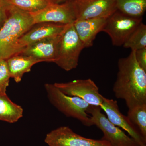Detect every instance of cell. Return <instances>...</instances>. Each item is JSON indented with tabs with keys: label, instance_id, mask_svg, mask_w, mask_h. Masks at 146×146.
I'll list each match as a JSON object with an SVG mask.
<instances>
[{
	"label": "cell",
	"instance_id": "8992f818",
	"mask_svg": "<svg viewBox=\"0 0 146 146\" xmlns=\"http://www.w3.org/2000/svg\"><path fill=\"white\" fill-rule=\"evenodd\" d=\"M101 110L100 106L91 105L87 113L90 115L93 125L96 126L103 133L102 140L107 141L111 146H140L119 127L110 122Z\"/></svg>",
	"mask_w": 146,
	"mask_h": 146
},
{
	"label": "cell",
	"instance_id": "3957f363",
	"mask_svg": "<svg viewBox=\"0 0 146 146\" xmlns=\"http://www.w3.org/2000/svg\"><path fill=\"white\" fill-rule=\"evenodd\" d=\"M45 88L50 102L56 109L69 117L77 119L84 125H93L88 112L91 105L78 97L63 94L54 84H46Z\"/></svg>",
	"mask_w": 146,
	"mask_h": 146
},
{
	"label": "cell",
	"instance_id": "9c48e42d",
	"mask_svg": "<svg viewBox=\"0 0 146 146\" xmlns=\"http://www.w3.org/2000/svg\"><path fill=\"white\" fill-rule=\"evenodd\" d=\"M45 142L49 146H111L107 141L84 137L67 126L60 127L51 131Z\"/></svg>",
	"mask_w": 146,
	"mask_h": 146
},
{
	"label": "cell",
	"instance_id": "484cf974",
	"mask_svg": "<svg viewBox=\"0 0 146 146\" xmlns=\"http://www.w3.org/2000/svg\"></svg>",
	"mask_w": 146,
	"mask_h": 146
},
{
	"label": "cell",
	"instance_id": "277c9868",
	"mask_svg": "<svg viewBox=\"0 0 146 146\" xmlns=\"http://www.w3.org/2000/svg\"><path fill=\"white\" fill-rule=\"evenodd\" d=\"M84 48L73 23L69 24L61 35L54 63L65 71L75 69L82 50Z\"/></svg>",
	"mask_w": 146,
	"mask_h": 146
},
{
	"label": "cell",
	"instance_id": "4fadbf2b",
	"mask_svg": "<svg viewBox=\"0 0 146 146\" xmlns=\"http://www.w3.org/2000/svg\"><path fill=\"white\" fill-rule=\"evenodd\" d=\"M40 40L24 48L19 54L31 56L40 62L54 63L61 35Z\"/></svg>",
	"mask_w": 146,
	"mask_h": 146
},
{
	"label": "cell",
	"instance_id": "7a4b0ae2",
	"mask_svg": "<svg viewBox=\"0 0 146 146\" xmlns=\"http://www.w3.org/2000/svg\"><path fill=\"white\" fill-rule=\"evenodd\" d=\"M34 25L30 13L11 5L8 16L0 28V60L19 54V39Z\"/></svg>",
	"mask_w": 146,
	"mask_h": 146
},
{
	"label": "cell",
	"instance_id": "7402d4cb",
	"mask_svg": "<svg viewBox=\"0 0 146 146\" xmlns=\"http://www.w3.org/2000/svg\"><path fill=\"white\" fill-rule=\"evenodd\" d=\"M11 6L8 0H0V28L7 19Z\"/></svg>",
	"mask_w": 146,
	"mask_h": 146
},
{
	"label": "cell",
	"instance_id": "5bb4252c",
	"mask_svg": "<svg viewBox=\"0 0 146 146\" xmlns=\"http://www.w3.org/2000/svg\"><path fill=\"white\" fill-rule=\"evenodd\" d=\"M106 19L97 18L76 20L74 21L73 25L84 48L93 46L97 35L102 31L104 27Z\"/></svg>",
	"mask_w": 146,
	"mask_h": 146
},
{
	"label": "cell",
	"instance_id": "ba28073f",
	"mask_svg": "<svg viewBox=\"0 0 146 146\" xmlns=\"http://www.w3.org/2000/svg\"><path fill=\"white\" fill-rule=\"evenodd\" d=\"M30 14L34 25L44 22L68 25L76 20L73 0H68L63 3H50L42 10Z\"/></svg>",
	"mask_w": 146,
	"mask_h": 146
},
{
	"label": "cell",
	"instance_id": "603a6c76",
	"mask_svg": "<svg viewBox=\"0 0 146 146\" xmlns=\"http://www.w3.org/2000/svg\"><path fill=\"white\" fill-rule=\"evenodd\" d=\"M135 56L140 67L146 71V48L136 51Z\"/></svg>",
	"mask_w": 146,
	"mask_h": 146
},
{
	"label": "cell",
	"instance_id": "9a60e30c",
	"mask_svg": "<svg viewBox=\"0 0 146 146\" xmlns=\"http://www.w3.org/2000/svg\"><path fill=\"white\" fill-rule=\"evenodd\" d=\"M6 60L11 78L17 83L21 81L24 74L29 72L33 65L40 62L33 58L21 54L14 55Z\"/></svg>",
	"mask_w": 146,
	"mask_h": 146
},
{
	"label": "cell",
	"instance_id": "e0dca14e",
	"mask_svg": "<svg viewBox=\"0 0 146 146\" xmlns=\"http://www.w3.org/2000/svg\"><path fill=\"white\" fill-rule=\"evenodd\" d=\"M117 9L127 16L142 18L146 10V0H115Z\"/></svg>",
	"mask_w": 146,
	"mask_h": 146
},
{
	"label": "cell",
	"instance_id": "ac0fdd59",
	"mask_svg": "<svg viewBox=\"0 0 146 146\" xmlns=\"http://www.w3.org/2000/svg\"><path fill=\"white\" fill-rule=\"evenodd\" d=\"M126 48L136 51L146 48V26L141 23L123 45Z\"/></svg>",
	"mask_w": 146,
	"mask_h": 146
},
{
	"label": "cell",
	"instance_id": "30bf717a",
	"mask_svg": "<svg viewBox=\"0 0 146 146\" xmlns=\"http://www.w3.org/2000/svg\"><path fill=\"white\" fill-rule=\"evenodd\" d=\"M76 20L107 18L117 9L115 0H73Z\"/></svg>",
	"mask_w": 146,
	"mask_h": 146
},
{
	"label": "cell",
	"instance_id": "6da1fadb",
	"mask_svg": "<svg viewBox=\"0 0 146 146\" xmlns=\"http://www.w3.org/2000/svg\"><path fill=\"white\" fill-rule=\"evenodd\" d=\"M118 72L113 91L117 99L125 101L129 109L146 104V71L139 65L135 51L120 58Z\"/></svg>",
	"mask_w": 146,
	"mask_h": 146
},
{
	"label": "cell",
	"instance_id": "7c38bea8",
	"mask_svg": "<svg viewBox=\"0 0 146 146\" xmlns=\"http://www.w3.org/2000/svg\"><path fill=\"white\" fill-rule=\"evenodd\" d=\"M69 25L48 22L35 24L19 39L18 46L19 54L29 45L46 38L59 36Z\"/></svg>",
	"mask_w": 146,
	"mask_h": 146
},
{
	"label": "cell",
	"instance_id": "ffe728a7",
	"mask_svg": "<svg viewBox=\"0 0 146 146\" xmlns=\"http://www.w3.org/2000/svg\"><path fill=\"white\" fill-rule=\"evenodd\" d=\"M8 1L11 5L30 13L42 10L50 3L48 0H8Z\"/></svg>",
	"mask_w": 146,
	"mask_h": 146
},
{
	"label": "cell",
	"instance_id": "d6986e66",
	"mask_svg": "<svg viewBox=\"0 0 146 146\" xmlns=\"http://www.w3.org/2000/svg\"><path fill=\"white\" fill-rule=\"evenodd\" d=\"M127 117L146 139V104L129 109Z\"/></svg>",
	"mask_w": 146,
	"mask_h": 146
},
{
	"label": "cell",
	"instance_id": "44dd1931",
	"mask_svg": "<svg viewBox=\"0 0 146 146\" xmlns=\"http://www.w3.org/2000/svg\"><path fill=\"white\" fill-rule=\"evenodd\" d=\"M10 78L6 60H0V94H6Z\"/></svg>",
	"mask_w": 146,
	"mask_h": 146
},
{
	"label": "cell",
	"instance_id": "cb8c5ba5",
	"mask_svg": "<svg viewBox=\"0 0 146 146\" xmlns=\"http://www.w3.org/2000/svg\"><path fill=\"white\" fill-rule=\"evenodd\" d=\"M50 3H60L65 2L68 0H48Z\"/></svg>",
	"mask_w": 146,
	"mask_h": 146
},
{
	"label": "cell",
	"instance_id": "5b68a950",
	"mask_svg": "<svg viewBox=\"0 0 146 146\" xmlns=\"http://www.w3.org/2000/svg\"><path fill=\"white\" fill-rule=\"evenodd\" d=\"M142 18L131 17L117 10L107 18L102 31L109 35L113 45L121 46L142 23Z\"/></svg>",
	"mask_w": 146,
	"mask_h": 146
},
{
	"label": "cell",
	"instance_id": "8fae6325",
	"mask_svg": "<svg viewBox=\"0 0 146 146\" xmlns=\"http://www.w3.org/2000/svg\"><path fill=\"white\" fill-rule=\"evenodd\" d=\"M100 107L105 112L110 122L127 131L130 137L140 146H146V138L142 136L127 116H125L121 113L117 102L103 96L102 102Z\"/></svg>",
	"mask_w": 146,
	"mask_h": 146
},
{
	"label": "cell",
	"instance_id": "d4e9b609",
	"mask_svg": "<svg viewBox=\"0 0 146 146\" xmlns=\"http://www.w3.org/2000/svg\"><path fill=\"white\" fill-rule=\"evenodd\" d=\"M0 95H1V94H0Z\"/></svg>",
	"mask_w": 146,
	"mask_h": 146
},
{
	"label": "cell",
	"instance_id": "2e32d148",
	"mask_svg": "<svg viewBox=\"0 0 146 146\" xmlns=\"http://www.w3.org/2000/svg\"><path fill=\"white\" fill-rule=\"evenodd\" d=\"M23 110L11 100L6 94L0 95V120L9 123L18 121L23 116Z\"/></svg>",
	"mask_w": 146,
	"mask_h": 146
},
{
	"label": "cell",
	"instance_id": "52a82bcc",
	"mask_svg": "<svg viewBox=\"0 0 146 146\" xmlns=\"http://www.w3.org/2000/svg\"><path fill=\"white\" fill-rule=\"evenodd\" d=\"M54 84L65 95L78 97L91 105L100 106L102 102L103 96L100 94L98 87L91 79Z\"/></svg>",
	"mask_w": 146,
	"mask_h": 146
}]
</instances>
